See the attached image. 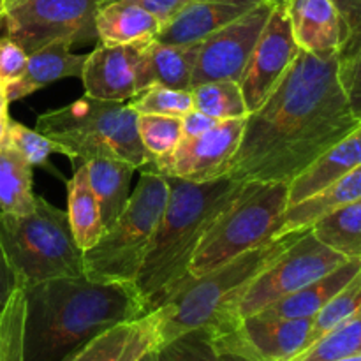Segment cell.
<instances>
[{
    "label": "cell",
    "instance_id": "1",
    "mask_svg": "<svg viewBox=\"0 0 361 361\" xmlns=\"http://www.w3.org/2000/svg\"><path fill=\"white\" fill-rule=\"evenodd\" d=\"M358 123L338 56L300 51L270 97L245 118L228 175L240 182L291 183Z\"/></svg>",
    "mask_w": 361,
    "mask_h": 361
},
{
    "label": "cell",
    "instance_id": "2",
    "mask_svg": "<svg viewBox=\"0 0 361 361\" xmlns=\"http://www.w3.org/2000/svg\"><path fill=\"white\" fill-rule=\"evenodd\" d=\"M25 361H63L95 335L147 309L133 282L60 277L25 286Z\"/></svg>",
    "mask_w": 361,
    "mask_h": 361
},
{
    "label": "cell",
    "instance_id": "3",
    "mask_svg": "<svg viewBox=\"0 0 361 361\" xmlns=\"http://www.w3.org/2000/svg\"><path fill=\"white\" fill-rule=\"evenodd\" d=\"M166 180L168 203L134 282L147 312L164 305L189 279L201 240L243 183L231 175L201 183L175 176Z\"/></svg>",
    "mask_w": 361,
    "mask_h": 361
},
{
    "label": "cell",
    "instance_id": "4",
    "mask_svg": "<svg viewBox=\"0 0 361 361\" xmlns=\"http://www.w3.org/2000/svg\"><path fill=\"white\" fill-rule=\"evenodd\" d=\"M302 231L274 236L201 277L187 279L164 305L155 309L161 319V344L194 330H207L212 341L235 330L242 321L238 309L249 286Z\"/></svg>",
    "mask_w": 361,
    "mask_h": 361
},
{
    "label": "cell",
    "instance_id": "5",
    "mask_svg": "<svg viewBox=\"0 0 361 361\" xmlns=\"http://www.w3.org/2000/svg\"><path fill=\"white\" fill-rule=\"evenodd\" d=\"M35 129L62 145L71 161L120 159L140 171L152 162L137 134V113L129 101H104L85 94L73 104L39 115Z\"/></svg>",
    "mask_w": 361,
    "mask_h": 361
},
{
    "label": "cell",
    "instance_id": "6",
    "mask_svg": "<svg viewBox=\"0 0 361 361\" xmlns=\"http://www.w3.org/2000/svg\"><path fill=\"white\" fill-rule=\"evenodd\" d=\"M0 242L23 286L83 275V250L71 231L67 212L35 197L32 214L0 212Z\"/></svg>",
    "mask_w": 361,
    "mask_h": 361
},
{
    "label": "cell",
    "instance_id": "7",
    "mask_svg": "<svg viewBox=\"0 0 361 361\" xmlns=\"http://www.w3.org/2000/svg\"><path fill=\"white\" fill-rule=\"evenodd\" d=\"M289 207V183L243 182L201 240L189 277H201L277 235Z\"/></svg>",
    "mask_w": 361,
    "mask_h": 361
},
{
    "label": "cell",
    "instance_id": "8",
    "mask_svg": "<svg viewBox=\"0 0 361 361\" xmlns=\"http://www.w3.org/2000/svg\"><path fill=\"white\" fill-rule=\"evenodd\" d=\"M169 185L164 175L141 171L120 217L83 252V275L92 281L136 282L154 233L164 214Z\"/></svg>",
    "mask_w": 361,
    "mask_h": 361
},
{
    "label": "cell",
    "instance_id": "9",
    "mask_svg": "<svg viewBox=\"0 0 361 361\" xmlns=\"http://www.w3.org/2000/svg\"><path fill=\"white\" fill-rule=\"evenodd\" d=\"M97 0H16L7 6L6 35L27 55L44 46H67L97 41Z\"/></svg>",
    "mask_w": 361,
    "mask_h": 361
},
{
    "label": "cell",
    "instance_id": "10",
    "mask_svg": "<svg viewBox=\"0 0 361 361\" xmlns=\"http://www.w3.org/2000/svg\"><path fill=\"white\" fill-rule=\"evenodd\" d=\"M348 257L335 252L312 235L310 228L286 249L267 270L257 275L240 303V319L254 316L279 300L300 291L344 264Z\"/></svg>",
    "mask_w": 361,
    "mask_h": 361
},
{
    "label": "cell",
    "instance_id": "11",
    "mask_svg": "<svg viewBox=\"0 0 361 361\" xmlns=\"http://www.w3.org/2000/svg\"><path fill=\"white\" fill-rule=\"evenodd\" d=\"M245 118L221 120L200 136L182 137L168 155L154 159L147 169L197 183L228 175L229 162L242 141Z\"/></svg>",
    "mask_w": 361,
    "mask_h": 361
},
{
    "label": "cell",
    "instance_id": "12",
    "mask_svg": "<svg viewBox=\"0 0 361 361\" xmlns=\"http://www.w3.org/2000/svg\"><path fill=\"white\" fill-rule=\"evenodd\" d=\"M274 6L271 0H263L249 13L201 41L192 87L219 80L240 83Z\"/></svg>",
    "mask_w": 361,
    "mask_h": 361
},
{
    "label": "cell",
    "instance_id": "13",
    "mask_svg": "<svg viewBox=\"0 0 361 361\" xmlns=\"http://www.w3.org/2000/svg\"><path fill=\"white\" fill-rule=\"evenodd\" d=\"M310 328L312 317L281 319L254 314L215 338L214 345L217 353H236L254 361H291L307 348Z\"/></svg>",
    "mask_w": 361,
    "mask_h": 361
},
{
    "label": "cell",
    "instance_id": "14",
    "mask_svg": "<svg viewBox=\"0 0 361 361\" xmlns=\"http://www.w3.org/2000/svg\"><path fill=\"white\" fill-rule=\"evenodd\" d=\"M298 53L300 48L291 35L284 7L275 4L240 81L249 113L259 109L270 97Z\"/></svg>",
    "mask_w": 361,
    "mask_h": 361
},
{
    "label": "cell",
    "instance_id": "15",
    "mask_svg": "<svg viewBox=\"0 0 361 361\" xmlns=\"http://www.w3.org/2000/svg\"><path fill=\"white\" fill-rule=\"evenodd\" d=\"M150 41L115 46L99 42L94 51L88 53L81 76L85 94L104 101L120 102L136 97L137 67Z\"/></svg>",
    "mask_w": 361,
    "mask_h": 361
},
{
    "label": "cell",
    "instance_id": "16",
    "mask_svg": "<svg viewBox=\"0 0 361 361\" xmlns=\"http://www.w3.org/2000/svg\"><path fill=\"white\" fill-rule=\"evenodd\" d=\"M291 35L300 51L338 56L344 42V21L334 0H282Z\"/></svg>",
    "mask_w": 361,
    "mask_h": 361
},
{
    "label": "cell",
    "instance_id": "17",
    "mask_svg": "<svg viewBox=\"0 0 361 361\" xmlns=\"http://www.w3.org/2000/svg\"><path fill=\"white\" fill-rule=\"evenodd\" d=\"M159 312L123 321L95 335L63 361H141L161 345Z\"/></svg>",
    "mask_w": 361,
    "mask_h": 361
},
{
    "label": "cell",
    "instance_id": "18",
    "mask_svg": "<svg viewBox=\"0 0 361 361\" xmlns=\"http://www.w3.org/2000/svg\"><path fill=\"white\" fill-rule=\"evenodd\" d=\"M259 2L263 0H192L161 28L155 41L166 44L201 42Z\"/></svg>",
    "mask_w": 361,
    "mask_h": 361
},
{
    "label": "cell",
    "instance_id": "19",
    "mask_svg": "<svg viewBox=\"0 0 361 361\" xmlns=\"http://www.w3.org/2000/svg\"><path fill=\"white\" fill-rule=\"evenodd\" d=\"M197 55H200V42L166 44L155 39L150 41L137 67V95L154 85L176 88V90H192Z\"/></svg>",
    "mask_w": 361,
    "mask_h": 361
},
{
    "label": "cell",
    "instance_id": "20",
    "mask_svg": "<svg viewBox=\"0 0 361 361\" xmlns=\"http://www.w3.org/2000/svg\"><path fill=\"white\" fill-rule=\"evenodd\" d=\"M361 166V122L342 140L331 145L303 173L289 183V207L314 196Z\"/></svg>",
    "mask_w": 361,
    "mask_h": 361
},
{
    "label": "cell",
    "instance_id": "21",
    "mask_svg": "<svg viewBox=\"0 0 361 361\" xmlns=\"http://www.w3.org/2000/svg\"><path fill=\"white\" fill-rule=\"evenodd\" d=\"M87 56L88 55H83V53H73L71 46L63 42H55V44L44 46L30 53L23 76L16 83L7 87L9 102L28 97L34 92L49 87L60 80H67V78L81 80Z\"/></svg>",
    "mask_w": 361,
    "mask_h": 361
},
{
    "label": "cell",
    "instance_id": "22",
    "mask_svg": "<svg viewBox=\"0 0 361 361\" xmlns=\"http://www.w3.org/2000/svg\"><path fill=\"white\" fill-rule=\"evenodd\" d=\"M361 271V257H353L344 264L335 268L324 277L317 279L312 284L305 286L300 291L279 300L274 305L261 310L264 317H281V319H302L314 317L338 291L345 288Z\"/></svg>",
    "mask_w": 361,
    "mask_h": 361
},
{
    "label": "cell",
    "instance_id": "23",
    "mask_svg": "<svg viewBox=\"0 0 361 361\" xmlns=\"http://www.w3.org/2000/svg\"><path fill=\"white\" fill-rule=\"evenodd\" d=\"M358 200H361V166L342 178L331 182L330 185L321 189L314 196L307 197L293 207H288L284 217H282L281 228L275 236L310 228L323 215Z\"/></svg>",
    "mask_w": 361,
    "mask_h": 361
},
{
    "label": "cell",
    "instance_id": "24",
    "mask_svg": "<svg viewBox=\"0 0 361 361\" xmlns=\"http://www.w3.org/2000/svg\"><path fill=\"white\" fill-rule=\"evenodd\" d=\"M162 23L143 7L130 2H109L97 7L95 32L101 44H129L150 41L161 32Z\"/></svg>",
    "mask_w": 361,
    "mask_h": 361
},
{
    "label": "cell",
    "instance_id": "25",
    "mask_svg": "<svg viewBox=\"0 0 361 361\" xmlns=\"http://www.w3.org/2000/svg\"><path fill=\"white\" fill-rule=\"evenodd\" d=\"M85 164H87L88 182L101 208L102 226L106 231L126 208L130 197V180L137 169L129 162L108 157L90 159Z\"/></svg>",
    "mask_w": 361,
    "mask_h": 361
},
{
    "label": "cell",
    "instance_id": "26",
    "mask_svg": "<svg viewBox=\"0 0 361 361\" xmlns=\"http://www.w3.org/2000/svg\"><path fill=\"white\" fill-rule=\"evenodd\" d=\"M67 187V217L71 231L81 250H88L104 235L97 197L88 182L87 164L81 162L74 175L66 182Z\"/></svg>",
    "mask_w": 361,
    "mask_h": 361
},
{
    "label": "cell",
    "instance_id": "27",
    "mask_svg": "<svg viewBox=\"0 0 361 361\" xmlns=\"http://www.w3.org/2000/svg\"><path fill=\"white\" fill-rule=\"evenodd\" d=\"M32 166L23 157L0 145V212L13 215L32 214L35 208Z\"/></svg>",
    "mask_w": 361,
    "mask_h": 361
},
{
    "label": "cell",
    "instance_id": "28",
    "mask_svg": "<svg viewBox=\"0 0 361 361\" xmlns=\"http://www.w3.org/2000/svg\"><path fill=\"white\" fill-rule=\"evenodd\" d=\"M312 235L348 259L361 257V200L323 215L310 226Z\"/></svg>",
    "mask_w": 361,
    "mask_h": 361
},
{
    "label": "cell",
    "instance_id": "29",
    "mask_svg": "<svg viewBox=\"0 0 361 361\" xmlns=\"http://www.w3.org/2000/svg\"><path fill=\"white\" fill-rule=\"evenodd\" d=\"M194 109L215 120H233L249 116L242 87L238 81H207L192 87Z\"/></svg>",
    "mask_w": 361,
    "mask_h": 361
},
{
    "label": "cell",
    "instance_id": "30",
    "mask_svg": "<svg viewBox=\"0 0 361 361\" xmlns=\"http://www.w3.org/2000/svg\"><path fill=\"white\" fill-rule=\"evenodd\" d=\"M356 355H361V310L303 349L291 361H334Z\"/></svg>",
    "mask_w": 361,
    "mask_h": 361
},
{
    "label": "cell",
    "instance_id": "31",
    "mask_svg": "<svg viewBox=\"0 0 361 361\" xmlns=\"http://www.w3.org/2000/svg\"><path fill=\"white\" fill-rule=\"evenodd\" d=\"M361 310V271L312 317L307 348ZM305 348V349H307Z\"/></svg>",
    "mask_w": 361,
    "mask_h": 361
},
{
    "label": "cell",
    "instance_id": "32",
    "mask_svg": "<svg viewBox=\"0 0 361 361\" xmlns=\"http://www.w3.org/2000/svg\"><path fill=\"white\" fill-rule=\"evenodd\" d=\"M25 286H18L0 312V361H25Z\"/></svg>",
    "mask_w": 361,
    "mask_h": 361
},
{
    "label": "cell",
    "instance_id": "33",
    "mask_svg": "<svg viewBox=\"0 0 361 361\" xmlns=\"http://www.w3.org/2000/svg\"><path fill=\"white\" fill-rule=\"evenodd\" d=\"M2 145L16 152L32 168L49 169V157L55 154L67 157V152L62 145L49 140L48 136L39 133L37 129H28L23 123L14 122V120H9L6 140H4Z\"/></svg>",
    "mask_w": 361,
    "mask_h": 361
},
{
    "label": "cell",
    "instance_id": "34",
    "mask_svg": "<svg viewBox=\"0 0 361 361\" xmlns=\"http://www.w3.org/2000/svg\"><path fill=\"white\" fill-rule=\"evenodd\" d=\"M129 102L137 115H164L182 118L194 109L192 90H176L161 85L147 88Z\"/></svg>",
    "mask_w": 361,
    "mask_h": 361
},
{
    "label": "cell",
    "instance_id": "35",
    "mask_svg": "<svg viewBox=\"0 0 361 361\" xmlns=\"http://www.w3.org/2000/svg\"><path fill=\"white\" fill-rule=\"evenodd\" d=\"M137 134L152 161L168 155L182 140V118L164 115H137Z\"/></svg>",
    "mask_w": 361,
    "mask_h": 361
},
{
    "label": "cell",
    "instance_id": "36",
    "mask_svg": "<svg viewBox=\"0 0 361 361\" xmlns=\"http://www.w3.org/2000/svg\"><path fill=\"white\" fill-rule=\"evenodd\" d=\"M212 335L207 330H194L155 349V361H217Z\"/></svg>",
    "mask_w": 361,
    "mask_h": 361
},
{
    "label": "cell",
    "instance_id": "37",
    "mask_svg": "<svg viewBox=\"0 0 361 361\" xmlns=\"http://www.w3.org/2000/svg\"><path fill=\"white\" fill-rule=\"evenodd\" d=\"M344 21V42L338 62L351 59L361 44V0H334Z\"/></svg>",
    "mask_w": 361,
    "mask_h": 361
},
{
    "label": "cell",
    "instance_id": "38",
    "mask_svg": "<svg viewBox=\"0 0 361 361\" xmlns=\"http://www.w3.org/2000/svg\"><path fill=\"white\" fill-rule=\"evenodd\" d=\"M27 51L7 35L0 37V83L4 87L16 83L27 67Z\"/></svg>",
    "mask_w": 361,
    "mask_h": 361
},
{
    "label": "cell",
    "instance_id": "39",
    "mask_svg": "<svg viewBox=\"0 0 361 361\" xmlns=\"http://www.w3.org/2000/svg\"><path fill=\"white\" fill-rule=\"evenodd\" d=\"M341 63V80L353 113L361 122V44L351 59Z\"/></svg>",
    "mask_w": 361,
    "mask_h": 361
},
{
    "label": "cell",
    "instance_id": "40",
    "mask_svg": "<svg viewBox=\"0 0 361 361\" xmlns=\"http://www.w3.org/2000/svg\"><path fill=\"white\" fill-rule=\"evenodd\" d=\"M109 2H130L136 4V6L143 7L145 11L154 14L159 21L164 27L168 21H171L187 4H190L192 0H97L99 6H104Z\"/></svg>",
    "mask_w": 361,
    "mask_h": 361
},
{
    "label": "cell",
    "instance_id": "41",
    "mask_svg": "<svg viewBox=\"0 0 361 361\" xmlns=\"http://www.w3.org/2000/svg\"><path fill=\"white\" fill-rule=\"evenodd\" d=\"M18 286H21L20 279H18L13 264H11L9 257H7L6 249H4L2 242H0V312H2L7 300L11 298V295H13V291Z\"/></svg>",
    "mask_w": 361,
    "mask_h": 361
},
{
    "label": "cell",
    "instance_id": "42",
    "mask_svg": "<svg viewBox=\"0 0 361 361\" xmlns=\"http://www.w3.org/2000/svg\"><path fill=\"white\" fill-rule=\"evenodd\" d=\"M217 123L219 120L212 118V116L204 115V113L197 111V109H192L185 116H182V137L200 136V134L207 133V130H210Z\"/></svg>",
    "mask_w": 361,
    "mask_h": 361
},
{
    "label": "cell",
    "instance_id": "43",
    "mask_svg": "<svg viewBox=\"0 0 361 361\" xmlns=\"http://www.w3.org/2000/svg\"><path fill=\"white\" fill-rule=\"evenodd\" d=\"M9 122V97H7V87L0 83V123Z\"/></svg>",
    "mask_w": 361,
    "mask_h": 361
},
{
    "label": "cell",
    "instance_id": "44",
    "mask_svg": "<svg viewBox=\"0 0 361 361\" xmlns=\"http://www.w3.org/2000/svg\"><path fill=\"white\" fill-rule=\"evenodd\" d=\"M6 18H7V0H0V37L6 35Z\"/></svg>",
    "mask_w": 361,
    "mask_h": 361
},
{
    "label": "cell",
    "instance_id": "45",
    "mask_svg": "<svg viewBox=\"0 0 361 361\" xmlns=\"http://www.w3.org/2000/svg\"><path fill=\"white\" fill-rule=\"evenodd\" d=\"M217 361H254L250 358H245L242 355H236V353H219Z\"/></svg>",
    "mask_w": 361,
    "mask_h": 361
},
{
    "label": "cell",
    "instance_id": "46",
    "mask_svg": "<svg viewBox=\"0 0 361 361\" xmlns=\"http://www.w3.org/2000/svg\"><path fill=\"white\" fill-rule=\"evenodd\" d=\"M9 120H11V118H9ZM7 126H9V122H6V123H0V145H2V143H4V140H6Z\"/></svg>",
    "mask_w": 361,
    "mask_h": 361
},
{
    "label": "cell",
    "instance_id": "47",
    "mask_svg": "<svg viewBox=\"0 0 361 361\" xmlns=\"http://www.w3.org/2000/svg\"><path fill=\"white\" fill-rule=\"evenodd\" d=\"M334 361H361V355L348 356V358H341V360H334Z\"/></svg>",
    "mask_w": 361,
    "mask_h": 361
},
{
    "label": "cell",
    "instance_id": "48",
    "mask_svg": "<svg viewBox=\"0 0 361 361\" xmlns=\"http://www.w3.org/2000/svg\"><path fill=\"white\" fill-rule=\"evenodd\" d=\"M141 361H155V351H154V353H150V355L145 356V358L141 360Z\"/></svg>",
    "mask_w": 361,
    "mask_h": 361
},
{
    "label": "cell",
    "instance_id": "49",
    "mask_svg": "<svg viewBox=\"0 0 361 361\" xmlns=\"http://www.w3.org/2000/svg\"><path fill=\"white\" fill-rule=\"evenodd\" d=\"M16 2V0H7V6H11V4H14Z\"/></svg>",
    "mask_w": 361,
    "mask_h": 361
},
{
    "label": "cell",
    "instance_id": "50",
    "mask_svg": "<svg viewBox=\"0 0 361 361\" xmlns=\"http://www.w3.org/2000/svg\"><path fill=\"white\" fill-rule=\"evenodd\" d=\"M271 2H275V4H281L282 0H271Z\"/></svg>",
    "mask_w": 361,
    "mask_h": 361
}]
</instances>
